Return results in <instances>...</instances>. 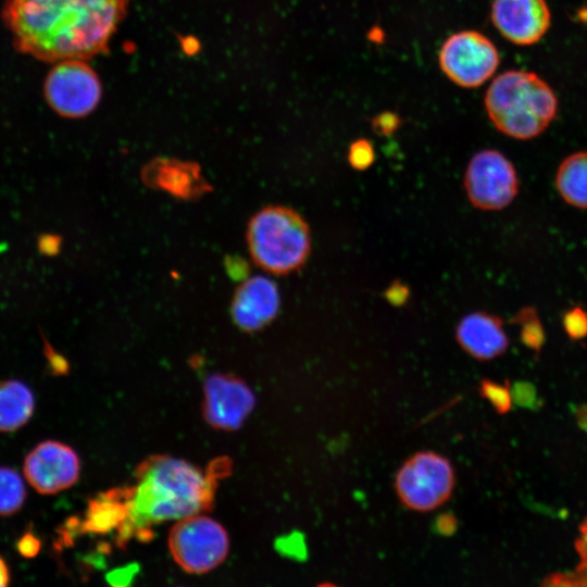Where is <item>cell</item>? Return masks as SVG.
I'll return each instance as SVG.
<instances>
[{
    "mask_svg": "<svg viewBox=\"0 0 587 587\" xmlns=\"http://www.w3.org/2000/svg\"><path fill=\"white\" fill-rule=\"evenodd\" d=\"M562 325L570 338L578 340L587 336V311L579 307H572L562 315Z\"/></svg>",
    "mask_w": 587,
    "mask_h": 587,
    "instance_id": "22",
    "label": "cell"
},
{
    "mask_svg": "<svg viewBox=\"0 0 587 587\" xmlns=\"http://www.w3.org/2000/svg\"><path fill=\"white\" fill-rule=\"evenodd\" d=\"M439 65L445 75L464 88H475L497 71L500 55L492 41L476 30H462L442 43Z\"/></svg>",
    "mask_w": 587,
    "mask_h": 587,
    "instance_id": "7",
    "label": "cell"
},
{
    "mask_svg": "<svg viewBox=\"0 0 587 587\" xmlns=\"http://www.w3.org/2000/svg\"><path fill=\"white\" fill-rule=\"evenodd\" d=\"M457 525L455 516L450 513L440 514L435 522L437 533L444 536L452 535L457 529Z\"/></svg>",
    "mask_w": 587,
    "mask_h": 587,
    "instance_id": "27",
    "label": "cell"
},
{
    "mask_svg": "<svg viewBox=\"0 0 587 587\" xmlns=\"http://www.w3.org/2000/svg\"><path fill=\"white\" fill-rule=\"evenodd\" d=\"M455 338L467 354L479 361L501 355L509 346L501 319L482 311L470 313L459 322Z\"/></svg>",
    "mask_w": 587,
    "mask_h": 587,
    "instance_id": "14",
    "label": "cell"
},
{
    "mask_svg": "<svg viewBox=\"0 0 587 587\" xmlns=\"http://www.w3.org/2000/svg\"><path fill=\"white\" fill-rule=\"evenodd\" d=\"M490 17L498 32L519 46L538 42L551 24L546 0H494Z\"/></svg>",
    "mask_w": 587,
    "mask_h": 587,
    "instance_id": "12",
    "label": "cell"
},
{
    "mask_svg": "<svg viewBox=\"0 0 587 587\" xmlns=\"http://www.w3.org/2000/svg\"><path fill=\"white\" fill-rule=\"evenodd\" d=\"M143 178L178 197H193L205 190V183L193 163L160 159L151 162L143 172Z\"/></svg>",
    "mask_w": 587,
    "mask_h": 587,
    "instance_id": "15",
    "label": "cell"
},
{
    "mask_svg": "<svg viewBox=\"0 0 587 587\" xmlns=\"http://www.w3.org/2000/svg\"><path fill=\"white\" fill-rule=\"evenodd\" d=\"M23 471L26 480L37 492L54 495L78 480L80 461L72 447L45 440L26 455Z\"/></svg>",
    "mask_w": 587,
    "mask_h": 587,
    "instance_id": "11",
    "label": "cell"
},
{
    "mask_svg": "<svg viewBox=\"0 0 587 587\" xmlns=\"http://www.w3.org/2000/svg\"><path fill=\"white\" fill-rule=\"evenodd\" d=\"M484 104L494 126L520 140L542 134L558 112V98L549 84L523 70L497 76L486 91Z\"/></svg>",
    "mask_w": 587,
    "mask_h": 587,
    "instance_id": "3",
    "label": "cell"
},
{
    "mask_svg": "<svg viewBox=\"0 0 587 587\" xmlns=\"http://www.w3.org/2000/svg\"><path fill=\"white\" fill-rule=\"evenodd\" d=\"M129 0H4L14 48L46 62L86 60L107 50Z\"/></svg>",
    "mask_w": 587,
    "mask_h": 587,
    "instance_id": "1",
    "label": "cell"
},
{
    "mask_svg": "<svg viewBox=\"0 0 587 587\" xmlns=\"http://www.w3.org/2000/svg\"><path fill=\"white\" fill-rule=\"evenodd\" d=\"M454 484L455 473L450 460L435 451L423 450L403 462L394 486L403 507L425 513L446 503Z\"/></svg>",
    "mask_w": 587,
    "mask_h": 587,
    "instance_id": "5",
    "label": "cell"
},
{
    "mask_svg": "<svg viewBox=\"0 0 587 587\" xmlns=\"http://www.w3.org/2000/svg\"><path fill=\"white\" fill-rule=\"evenodd\" d=\"M375 153L372 143L365 139L353 141L348 151V161L355 170H366L372 165Z\"/></svg>",
    "mask_w": 587,
    "mask_h": 587,
    "instance_id": "23",
    "label": "cell"
},
{
    "mask_svg": "<svg viewBox=\"0 0 587 587\" xmlns=\"http://www.w3.org/2000/svg\"><path fill=\"white\" fill-rule=\"evenodd\" d=\"M514 322L521 327L523 344L538 351L545 341V332L537 311L529 307L523 308L514 316Z\"/></svg>",
    "mask_w": 587,
    "mask_h": 587,
    "instance_id": "20",
    "label": "cell"
},
{
    "mask_svg": "<svg viewBox=\"0 0 587 587\" xmlns=\"http://www.w3.org/2000/svg\"><path fill=\"white\" fill-rule=\"evenodd\" d=\"M230 462L220 458L202 471L186 460L158 454L136 469L130 486L128 517L120 529V540L150 539L159 523L208 512L214 502L217 479L229 473Z\"/></svg>",
    "mask_w": 587,
    "mask_h": 587,
    "instance_id": "2",
    "label": "cell"
},
{
    "mask_svg": "<svg viewBox=\"0 0 587 587\" xmlns=\"http://www.w3.org/2000/svg\"><path fill=\"white\" fill-rule=\"evenodd\" d=\"M35 409L29 387L17 379L0 382V432H14L25 425Z\"/></svg>",
    "mask_w": 587,
    "mask_h": 587,
    "instance_id": "17",
    "label": "cell"
},
{
    "mask_svg": "<svg viewBox=\"0 0 587 587\" xmlns=\"http://www.w3.org/2000/svg\"><path fill=\"white\" fill-rule=\"evenodd\" d=\"M202 389V416L214 429H239L255 407L252 389L233 374H211L205 378Z\"/></svg>",
    "mask_w": 587,
    "mask_h": 587,
    "instance_id": "10",
    "label": "cell"
},
{
    "mask_svg": "<svg viewBox=\"0 0 587 587\" xmlns=\"http://www.w3.org/2000/svg\"><path fill=\"white\" fill-rule=\"evenodd\" d=\"M247 242L259 267L272 274L286 275L305 263L311 250L310 228L295 210L270 205L251 217Z\"/></svg>",
    "mask_w": 587,
    "mask_h": 587,
    "instance_id": "4",
    "label": "cell"
},
{
    "mask_svg": "<svg viewBox=\"0 0 587 587\" xmlns=\"http://www.w3.org/2000/svg\"><path fill=\"white\" fill-rule=\"evenodd\" d=\"M555 186L566 203L587 210V151L572 153L561 162Z\"/></svg>",
    "mask_w": 587,
    "mask_h": 587,
    "instance_id": "18",
    "label": "cell"
},
{
    "mask_svg": "<svg viewBox=\"0 0 587 587\" xmlns=\"http://www.w3.org/2000/svg\"><path fill=\"white\" fill-rule=\"evenodd\" d=\"M26 500V488L21 475L13 469L0 466V516L16 513Z\"/></svg>",
    "mask_w": 587,
    "mask_h": 587,
    "instance_id": "19",
    "label": "cell"
},
{
    "mask_svg": "<svg viewBox=\"0 0 587 587\" xmlns=\"http://www.w3.org/2000/svg\"><path fill=\"white\" fill-rule=\"evenodd\" d=\"M62 238L55 234H41L37 239V248L40 254L54 257L61 249Z\"/></svg>",
    "mask_w": 587,
    "mask_h": 587,
    "instance_id": "25",
    "label": "cell"
},
{
    "mask_svg": "<svg viewBox=\"0 0 587 587\" xmlns=\"http://www.w3.org/2000/svg\"><path fill=\"white\" fill-rule=\"evenodd\" d=\"M45 354L48 359L49 366L52 371H54L57 374L65 373V371L67 370V364L65 360L62 357H60L51 348V346L49 345V342H47L46 339H45Z\"/></svg>",
    "mask_w": 587,
    "mask_h": 587,
    "instance_id": "28",
    "label": "cell"
},
{
    "mask_svg": "<svg viewBox=\"0 0 587 587\" xmlns=\"http://www.w3.org/2000/svg\"><path fill=\"white\" fill-rule=\"evenodd\" d=\"M167 544L175 563L190 574L216 569L229 551L227 530L204 513L177 520L168 533Z\"/></svg>",
    "mask_w": 587,
    "mask_h": 587,
    "instance_id": "6",
    "label": "cell"
},
{
    "mask_svg": "<svg viewBox=\"0 0 587 587\" xmlns=\"http://www.w3.org/2000/svg\"><path fill=\"white\" fill-rule=\"evenodd\" d=\"M41 548L40 539L32 532L24 533L16 542L18 553L25 558H34Z\"/></svg>",
    "mask_w": 587,
    "mask_h": 587,
    "instance_id": "24",
    "label": "cell"
},
{
    "mask_svg": "<svg viewBox=\"0 0 587 587\" xmlns=\"http://www.w3.org/2000/svg\"><path fill=\"white\" fill-rule=\"evenodd\" d=\"M49 105L64 117L89 114L101 98V84L95 71L79 59L57 62L45 82Z\"/></svg>",
    "mask_w": 587,
    "mask_h": 587,
    "instance_id": "9",
    "label": "cell"
},
{
    "mask_svg": "<svg viewBox=\"0 0 587 587\" xmlns=\"http://www.w3.org/2000/svg\"><path fill=\"white\" fill-rule=\"evenodd\" d=\"M478 391L483 398L489 401L497 412L505 413L510 410L512 396L508 386L489 379H483L479 383Z\"/></svg>",
    "mask_w": 587,
    "mask_h": 587,
    "instance_id": "21",
    "label": "cell"
},
{
    "mask_svg": "<svg viewBox=\"0 0 587 587\" xmlns=\"http://www.w3.org/2000/svg\"><path fill=\"white\" fill-rule=\"evenodd\" d=\"M519 186L514 165L497 150H482L474 154L467 164L464 188L469 200L477 209H504L516 197Z\"/></svg>",
    "mask_w": 587,
    "mask_h": 587,
    "instance_id": "8",
    "label": "cell"
},
{
    "mask_svg": "<svg viewBox=\"0 0 587 587\" xmlns=\"http://www.w3.org/2000/svg\"><path fill=\"white\" fill-rule=\"evenodd\" d=\"M11 579L10 569L4 561V559L0 555V587H4L9 585Z\"/></svg>",
    "mask_w": 587,
    "mask_h": 587,
    "instance_id": "30",
    "label": "cell"
},
{
    "mask_svg": "<svg viewBox=\"0 0 587 587\" xmlns=\"http://www.w3.org/2000/svg\"><path fill=\"white\" fill-rule=\"evenodd\" d=\"M580 538L577 542V549L582 558L578 575L580 578H587V519L580 527Z\"/></svg>",
    "mask_w": 587,
    "mask_h": 587,
    "instance_id": "26",
    "label": "cell"
},
{
    "mask_svg": "<svg viewBox=\"0 0 587 587\" xmlns=\"http://www.w3.org/2000/svg\"><path fill=\"white\" fill-rule=\"evenodd\" d=\"M129 494L130 487L115 488L92 499L82 523V529L101 534L113 529L120 532L128 517Z\"/></svg>",
    "mask_w": 587,
    "mask_h": 587,
    "instance_id": "16",
    "label": "cell"
},
{
    "mask_svg": "<svg viewBox=\"0 0 587 587\" xmlns=\"http://www.w3.org/2000/svg\"><path fill=\"white\" fill-rule=\"evenodd\" d=\"M512 398L523 405L533 404L536 399L535 390L527 384H519L514 388Z\"/></svg>",
    "mask_w": 587,
    "mask_h": 587,
    "instance_id": "29",
    "label": "cell"
},
{
    "mask_svg": "<svg viewBox=\"0 0 587 587\" xmlns=\"http://www.w3.org/2000/svg\"><path fill=\"white\" fill-rule=\"evenodd\" d=\"M280 297L276 284L264 276H253L236 290L230 314L245 332H255L270 324L278 313Z\"/></svg>",
    "mask_w": 587,
    "mask_h": 587,
    "instance_id": "13",
    "label": "cell"
}]
</instances>
